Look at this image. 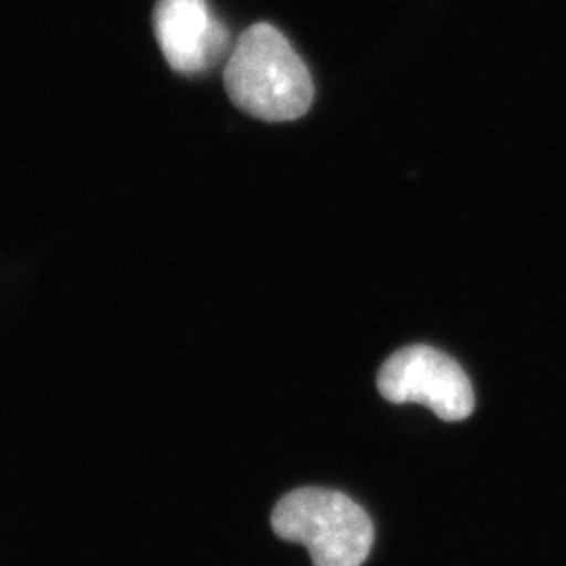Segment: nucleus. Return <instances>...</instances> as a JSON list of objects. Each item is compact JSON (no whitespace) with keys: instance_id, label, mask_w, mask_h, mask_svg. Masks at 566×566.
I'll use <instances>...</instances> for the list:
<instances>
[{"instance_id":"obj_1","label":"nucleus","mask_w":566,"mask_h":566,"mask_svg":"<svg viewBox=\"0 0 566 566\" xmlns=\"http://www.w3.org/2000/svg\"><path fill=\"white\" fill-rule=\"evenodd\" d=\"M224 86L242 112L264 122L298 120L315 99L306 63L269 23H254L238 39L224 67Z\"/></svg>"},{"instance_id":"obj_2","label":"nucleus","mask_w":566,"mask_h":566,"mask_svg":"<svg viewBox=\"0 0 566 566\" xmlns=\"http://www.w3.org/2000/svg\"><path fill=\"white\" fill-rule=\"evenodd\" d=\"M271 526L283 542L306 547L315 566H361L376 537L364 507L340 491L319 486L283 495Z\"/></svg>"},{"instance_id":"obj_3","label":"nucleus","mask_w":566,"mask_h":566,"mask_svg":"<svg viewBox=\"0 0 566 566\" xmlns=\"http://www.w3.org/2000/svg\"><path fill=\"white\" fill-rule=\"evenodd\" d=\"M378 390L390 403H418L446 422H462L474 411V388L464 369L446 353L413 344L386 359Z\"/></svg>"},{"instance_id":"obj_4","label":"nucleus","mask_w":566,"mask_h":566,"mask_svg":"<svg viewBox=\"0 0 566 566\" xmlns=\"http://www.w3.org/2000/svg\"><path fill=\"white\" fill-rule=\"evenodd\" d=\"M154 30L164 57L185 76L212 70L229 49V30L206 0H160Z\"/></svg>"}]
</instances>
